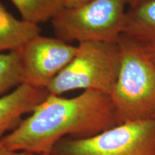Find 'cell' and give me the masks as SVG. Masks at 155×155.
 <instances>
[{
	"mask_svg": "<svg viewBox=\"0 0 155 155\" xmlns=\"http://www.w3.org/2000/svg\"><path fill=\"white\" fill-rule=\"evenodd\" d=\"M123 35L155 64V0H143L127 12Z\"/></svg>",
	"mask_w": 155,
	"mask_h": 155,
	"instance_id": "cell-8",
	"label": "cell"
},
{
	"mask_svg": "<svg viewBox=\"0 0 155 155\" xmlns=\"http://www.w3.org/2000/svg\"><path fill=\"white\" fill-rule=\"evenodd\" d=\"M12 155H53L52 153H38L32 152L28 151H18V152H14Z\"/></svg>",
	"mask_w": 155,
	"mask_h": 155,
	"instance_id": "cell-13",
	"label": "cell"
},
{
	"mask_svg": "<svg viewBox=\"0 0 155 155\" xmlns=\"http://www.w3.org/2000/svg\"><path fill=\"white\" fill-rule=\"evenodd\" d=\"M142 1L143 0H126V2H127V5H129L130 6V8H131V7H134L135 6L139 5Z\"/></svg>",
	"mask_w": 155,
	"mask_h": 155,
	"instance_id": "cell-15",
	"label": "cell"
},
{
	"mask_svg": "<svg viewBox=\"0 0 155 155\" xmlns=\"http://www.w3.org/2000/svg\"><path fill=\"white\" fill-rule=\"evenodd\" d=\"M22 19L39 25L53 19L64 7V0H11Z\"/></svg>",
	"mask_w": 155,
	"mask_h": 155,
	"instance_id": "cell-10",
	"label": "cell"
},
{
	"mask_svg": "<svg viewBox=\"0 0 155 155\" xmlns=\"http://www.w3.org/2000/svg\"><path fill=\"white\" fill-rule=\"evenodd\" d=\"M92 0H64V7L67 8H72L78 6L88 3Z\"/></svg>",
	"mask_w": 155,
	"mask_h": 155,
	"instance_id": "cell-12",
	"label": "cell"
},
{
	"mask_svg": "<svg viewBox=\"0 0 155 155\" xmlns=\"http://www.w3.org/2000/svg\"><path fill=\"white\" fill-rule=\"evenodd\" d=\"M126 0H92L64 7L52 24L58 38L66 42H117L127 19Z\"/></svg>",
	"mask_w": 155,
	"mask_h": 155,
	"instance_id": "cell-4",
	"label": "cell"
},
{
	"mask_svg": "<svg viewBox=\"0 0 155 155\" xmlns=\"http://www.w3.org/2000/svg\"><path fill=\"white\" fill-rule=\"evenodd\" d=\"M49 96L45 88L23 83L8 94L0 96V141L22 121L25 114L32 112Z\"/></svg>",
	"mask_w": 155,
	"mask_h": 155,
	"instance_id": "cell-7",
	"label": "cell"
},
{
	"mask_svg": "<svg viewBox=\"0 0 155 155\" xmlns=\"http://www.w3.org/2000/svg\"><path fill=\"white\" fill-rule=\"evenodd\" d=\"M117 125L108 94L84 91L70 98L49 94L1 142L13 152L52 153L61 139L89 138Z\"/></svg>",
	"mask_w": 155,
	"mask_h": 155,
	"instance_id": "cell-1",
	"label": "cell"
},
{
	"mask_svg": "<svg viewBox=\"0 0 155 155\" xmlns=\"http://www.w3.org/2000/svg\"><path fill=\"white\" fill-rule=\"evenodd\" d=\"M24 83L19 51L0 53V96Z\"/></svg>",
	"mask_w": 155,
	"mask_h": 155,
	"instance_id": "cell-11",
	"label": "cell"
},
{
	"mask_svg": "<svg viewBox=\"0 0 155 155\" xmlns=\"http://www.w3.org/2000/svg\"><path fill=\"white\" fill-rule=\"evenodd\" d=\"M120 60L118 42L79 43L72 61L46 90L55 96L79 89L110 95L119 74Z\"/></svg>",
	"mask_w": 155,
	"mask_h": 155,
	"instance_id": "cell-3",
	"label": "cell"
},
{
	"mask_svg": "<svg viewBox=\"0 0 155 155\" xmlns=\"http://www.w3.org/2000/svg\"><path fill=\"white\" fill-rule=\"evenodd\" d=\"M12 154L13 152H11L6 148L0 141V155H12Z\"/></svg>",
	"mask_w": 155,
	"mask_h": 155,
	"instance_id": "cell-14",
	"label": "cell"
},
{
	"mask_svg": "<svg viewBox=\"0 0 155 155\" xmlns=\"http://www.w3.org/2000/svg\"><path fill=\"white\" fill-rule=\"evenodd\" d=\"M53 155H155V118L119 124L86 139L67 137Z\"/></svg>",
	"mask_w": 155,
	"mask_h": 155,
	"instance_id": "cell-5",
	"label": "cell"
},
{
	"mask_svg": "<svg viewBox=\"0 0 155 155\" xmlns=\"http://www.w3.org/2000/svg\"><path fill=\"white\" fill-rule=\"evenodd\" d=\"M22 60L24 83L46 89L72 61L77 46L59 38L40 35L32 38L19 50Z\"/></svg>",
	"mask_w": 155,
	"mask_h": 155,
	"instance_id": "cell-6",
	"label": "cell"
},
{
	"mask_svg": "<svg viewBox=\"0 0 155 155\" xmlns=\"http://www.w3.org/2000/svg\"><path fill=\"white\" fill-rule=\"evenodd\" d=\"M117 42L120 67L109 96L118 124L155 118V64L126 36Z\"/></svg>",
	"mask_w": 155,
	"mask_h": 155,
	"instance_id": "cell-2",
	"label": "cell"
},
{
	"mask_svg": "<svg viewBox=\"0 0 155 155\" xmlns=\"http://www.w3.org/2000/svg\"><path fill=\"white\" fill-rule=\"evenodd\" d=\"M40 32L38 25L18 19L0 4V53L18 51Z\"/></svg>",
	"mask_w": 155,
	"mask_h": 155,
	"instance_id": "cell-9",
	"label": "cell"
}]
</instances>
